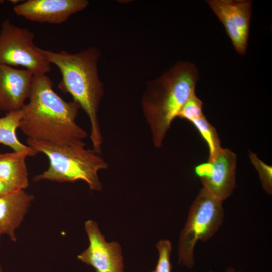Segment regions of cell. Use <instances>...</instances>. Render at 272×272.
<instances>
[{
	"label": "cell",
	"instance_id": "4fadbf2b",
	"mask_svg": "<svg viewBox=\"0 0 272 272\" xmlns=\"http://www.w3.org/2000/svg\"><path fill=\"white\" fill-rule=\"evenodd\" d=\"M34 156L28 152L0 154V180L15 190H25L29 186L26 159Z\"/></svg>",
	"mask_w": 272,
	"mask_h": 272
},
{
	"label": "cell",
	"instance_id": "44dd1931",
	"mask_svg": "<svg viewBox=\"0 0 272 272\" xmlns=\"http://www.w3.org/2000/svg\"><path fill=\"white\" fill-rule=\"evenodd\" d=\"M0 272H4L1 264H0Z\"/></svg>",
	"mask_w": 272,
	"mask_h": 272
},
{
	"label": "cell",
	"instance_id": "ba28073f",
	"mask_svg": "<svg viewBox=\"0 0 272 272\" xmlns=\"http://www.w3.org/2000/svg\"><path fill=\"white\" fill-rule=\"evenodd\" d=\"M237 156L231 150L223 148L211 162L194 168L203 187L223 201L229 197L236 186Z\"/></svg>",
	"mask_w": 272,
	"mask_h": 272
},
{
	"label": "cell",
	"instance_id": "7c38bea8",
	"mask_svg": "<svg viewBox=\"0 0 272 272\" xmlns=\"http://www.w3.org/2000/svg\"><path fill=\"white\" fill-rule=\"evenodd\" d=\"M35 197L25 190L0 196V231L13 242L17 241L16 231L22 223Z\"/></svg>",
	"mask_w": 272,
	"mask_h": 272
},
{
	"label": "cell",
	"instance_id": "30bf717a",
	"mask_svg": "<svg viewBox=\"0 0 272 272\" xmlns=\"http://www.w3.org/2000/svg\"><path fill=\"white\" fill-rule=\"evenodd\" d=\"M89 4L87 0H28L15 6L14 11L33 22L59 24Z\"/></svg>",
	"mask_w": 272,
	"mask_h": 272
},
{
	"label": "cell",
	"instance_id": "9c48e42d",
	"mask_svg": "<svg viewBox=\"0 0 272 272\" xmlns=\"http://www.w3.org/2000/svg\"><path fill=\"white\" fill-rule=\"evenodd\" d=\"M89 247L78 255V258L92 266L96 272H124L121 248L116 241L107 242L97 223L91 220L85 223Z\"/></svg>",
	"mask_w": 272,
	"mask_h": 272
},
{
	"label": "cell",
	"instance_id": "8fae6325",
	"mask_svg": "<svg viewBox=\"0 0 272 272\" xmlns=\"http://www.w3.org/2000/svg\"><path fill=\"white\" fill-rule=\"evenodd\" d=\"M33 76L28 70L0 64V111L22 108L30 97Z\"/></svg>",
	"mask_w": 272,
	"mask_h": 272
},
{
	"label": "cell",
	"instance_id": "2e32d148",
	"mask_svg": "<svg viewBox=\"0 0 272 272\" xmlns=\"http://www.w3.org/2000/svg\"><path fill=\"white\" fill-rule=\"evenodd\" d=\"M251 163L256 169L262 188L268 194L272 193V167L262 161L255 153L249 151Z\"/></svg>",
	"mask_w": 272,
	"mask_h": 272
},
{
	"label": "cell",
	"instance_id": "277c9868",
	"mask_svg": "<svg viewBox=\"0 0 272 272\" xmlns=\"http://www.w3.org/2000/svg\"><path fill=\"white\" fill-rule=\"evenodd\" d=\"M27 146L37 154L48 158V169L33 178L35 182L50 180L58 182H86L91 190L100 191L102 184L98 177L99 170L108 164L93 150L86 149L85 143L77 145H59L27 139Z\"/></svg>",
	"mask_w": 272,
	"mask_h": 272
},
{
	"label": "cell",
	"instance_id": "603a6c76",
	"mask_svg": "<svg viewBox=\"0 0 272 272\" xmlns=\"http://www.w3.org/2000/svg\"><path fill=\"white\" fill-rule=\"evenodd\" d=\"M152 272H154V271H152Z\"/></svg>",
	"mask_w": 272,
	"mask_h": 272
},
{
	"label": "cell",
	"instance_id": "ffe728a7",
	"mask_svg": "<svg viewBox=\"0 0 272 272\" xmlns=\"http://www.w3.org/2000/svg\"><path fill=\"white\" fill-rule=\"evenodd\" d=\"M225 272H240V271H236L234 268L232 267H229L227 269V270Z\"/></svg>",
	"mask_w": 272,
	"mask_h": 272
},
{
	"label": "cell",
	"instance_id": "7402d4cb",
	"mask_svg": "<svg viewBox=\"0 0 272 272\" xmlns=\"http://www.w3.org/2000/svg\"><path fill=\"white\" fill-rule=\"evenodd\" d=\"M1 235H2V233H1V231H0V239H1Z\"/></svg>",
	"mask_w": 272,
	"mask_h": 272
},
{
	"label": "cell",
	"instance_id": "9a60e30c",
	"mask_svg": "<svg viewBox=\"0 0 272 272\" xmlns=\"http://www.w3.org/2000/svg\"><path fill=\"white\" fill-rule=\"evenodd\" d=\"M190 122L196 128L208 146V161H213L223 149L216 128L208 121L203 114Z\"/></svg>",
	"mask_w": 272,
	"mask_h": 272
},
{
	"label": "cell",
	"instance_id": "e0dca14e",
	"mask_svg": "<svg viewBox=\"0 0 272 272\" xmlns=\"http://www.w3.org/2000/svg\"><path fill=\"white\" fill-rule=\"evenodd\" d=\"M202 108V102L194 92L181 109L178 117L190 122L203 114Z\"/></svg>",
	"mask_w": 272,
	"mask_h": 272
},
{
	"label": "cell",
	"instance_id": "ac0fdd59",
	"mask_svg": "<svg viewBox=\"0 0 272 272\" xmlns=\"http://www.w3.org/2000/svg\"><path fill=\"white\" fill-rule=\"evenodd\" d=\"M159 252L158 263L154 272H171L170 255L172 246L169 240L162 239L156 245Z\"/></svg>",
	"mask_w": 272,
	"mask_h": 272
},
{
	"label": "cell",
	"instance_id": "8992f818",
	"mask_svg": "<svg viewBox=\"0 0 272 272\" xmlns=\"http://www.w3.org/2000/svg\"><path fill=\"white\" fill-rule=\"evenodd\" d=\"M35 34L27 28H20L5 20L0 31V64L21 66L35 74H46L50 63L37 50Z\"/></svg>",
	"mask_w": 272,
	"mask_h": 272
},
{
	"label": "cell",
	"instance_id": "3957f363",
	"mask_svg": "<svg viewBox=\"0 0 272 272\" xmlns=\"http://www.w3.org/2000/svg\"><path fill=\"white\" fill-rule=\"evenodd\" d=\"M198 78V69L193 63L180 61L147 83L142 110L156 148L162 146L173 120L195 92Z\"/></svg>",
	"mask_w": 272,
	"mask_h": 272
},
{
	"label": "cell",
	"instance_id": "52a82bcc",
	"mask_svg": "<svg viewBox=\"0 0 272 272\" xmlns=\"http://www.w3.org/2000/svg\"><path fill=\"white\" fill-rule=\"evenodd\" d=\"M207 3L224 26L236 51L244 55L249 36L251 1L209 0Z\"/></svg>",
	"mask_w": 272,
	"mask_h": 272
},
{
	"label": "cell",
	"instance_id": "d6986e66",
	"mask_svg": "<svg viewBox=\"0 0 272 272\" xmlns=\"http://www.w3.org/2000/svg\"><path fill=\"white\" fill-rule=\"evenodd\" d=\"M15 190L0 180V196L8 194Z\"/></svg>",
	"mask_w": 272,
	"mask_h": 272
},
{
	"label": "cell",
	"instance_id": "5b68a950",
	"mask_svg": "<svg viewBox=\"0 0 272 272\" xmlns=\"http://www.w3.org/2000/svg\"><path fill=\"white\" fill-rule=\"evenodd\" d=\"M223 202L204 187L200 189L191 205L180 233L178 247L179 264L189 268L193 266L196 243L210 239L223 223Z\"/></svg>",
	"mask_w": 272,
	"mask_h": 272
},
{
	"label": "cell",
	"instance_id": "6da1fadb",
	"mask_svg": "<svg viewBox=\"0 0 272 272\" xmlns=\"http://www.w3.org/2000/svg\"><path fill=\"white\" fill-rule=\"evenodd\" d=\"M28 99L21 109L19 126L28 139L59 145L85 143L88 133L76 122L79 104L61 98L46 74L34 75Z\"/></svg>",
	"mask_w": 272,
	"mask_h": 272
},
{
	"label": "cell",
	"instance_id": "5bb4252c",
	"mask_svg": "<svg viewBox=\"0 0 272 272\" xmlns=\"http://www.w3.org/2000/svg\"><path fill=\"white\" fill-rule=\"evenodd\" d=\"M22 117V110L6 113L0 117V144L11 148L14 152H28L34 156L37 153L22 143L17 138L16 130L19 128Z\"/></svg>",
	"mask_w": 272,
	"mask_h": 272
},
{
	"label": "cell",
	"instance_id": "7a4b0ae2",
	"mask_svg": "<svg viewBox=\"0 0 272 272\" xmlns=\"http://www.w3.org/2000/svg\"><path fill=\"white\" fill-rule=\"evenodd\" d=\"M37 50L46 60L59 70L61 79L58 88L70 94L88 116L93 150L98 154L101 153L103 139L98 113L104 90L98 70L100 50L95 46L75 53L53 52L37 46Z\"/></svg>",
	"mask_w": 272,
	"mask_h": 272
}]
</instances>
